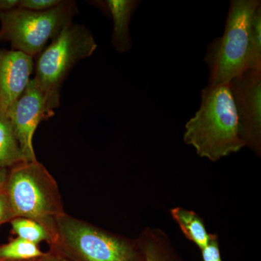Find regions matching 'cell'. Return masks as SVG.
<instances>
[{
	"label": "cell",
	"instance_id": "1",
	"mask_svg": "<svg viewBox=\"0 0 261 261\" xmlns=\"http://www.w3.org/2000/svg\"><path fill=\"white\" fill-rule=\"evenodd\" d=\"M184 140L202 158L217 161L246 146L239 132L238 116L228 85L207 86L201 104L185 126Z\"/></svg>",
	"mask_w": 261,
	"mask_h": 261
},
{
	"label": "cell",
	"instance_id": "2",
	"mask_svg": "<svg viewBox=\"0 0 261 261\" xmlns=\"http://www.w3.org/2000/svg\"><path fill=\"white\" fill-rule=\"evenodd\" d=\"M78 13L75 1L63 0L45 11L15 8L0 13V42L10 43L12 49L35 58L54 40Z\"/></svg>",
	"mask_w": 261,
	"mask_h": 261
},
{
	"label": "cell",
	"instance_id": "3",
	"mask_svg": "<svg viewBox=\"0 0 261 261\" xmlns=\"http://www.w3.org/2000/svg\"><path fill=\"white\" fill-rule=\"evenodd\" d=\"M260 0H231L222 37L209 44L204 61L210 71L209 86L228 85L247 69L250 19Z\"/></svg>",
	"mask_w": 261,
	"mask_h": 261
},
{
	"label": "cell",
	"instance_id": "4",
	"mask_svg": "<svg viewBox=\"0 0 261 261\" xmlns=\"http://www.w3.org/2000/svg\"><path fill=\"white\" fill-rule=\"evenodd\" d=\"M97 48L85 25L71 23L37 56L34 80L55 107H59L61 87L72 68Z\"/></svg>",
	"mask_w": 261,
	"mask_h": 261
},
{
	"label": "cell",
	"instance_id": "5",
	"mask_svg": "<svg viewBox=\"0 0 261 261\" xmlns=\"http://www.w3.org/2000/svg\"><path fill=\"white\" fill-rule=\"evenodd\" d=\"M5 190L14 219L34 220L51 233L49 224L59 215L60 209L54 182L42 165L36 161L15 166L8 175Z\"/></svg>",
	"mask_w": 261,
	"mask_h": 261
},
{
	"label": "cell",
	"instance_id": "6",
	"mask_svg": "<svg viewBox=\"0 0 261 261\" xmlns=\"http://www.w3.org/2000/svg\"><path fill=\"white\" fill-rule=\"evenodd\" d=\"M58 231L63 245L82 261H144L129 244L113 238L89 225L58 218Z\"/></svg>",
	"mask_w": 261,
	"mask_h": 261
},
{
	"label": "cell",
	"instance_id": "7",
	"mask_svg": "<svg viewBox=\"0 0 261 261\" xmlns=\"http://www.w3.org/2000/svg\"><path fill=\"white\" fill-rule=\"evenodd\" d=\"M56 108L32 79L8 110L7 115L27 162L37 161L33 147L34 132L41 122L54 116Z\"/></svg>",
	"mask_w": 261,
	"mask_h": 261
},
{
	"label": "cell",
	"instance_id": "8",
	"mask_svg": "<svg viewBox=\"0 0 261 261\" xmlns=\"http://www.w3.org/2000/svg\"><path fill=\"white\" fill-rule=\"evenodd\" d=\"M232 96L239 132L245 145L260 151L261 73L246 70L228 84Z\"/></svg>",
	"mask_w": 261,
	"mask_h": 261
},
{
	"label": "cell",
	"instance_id": "9",
	"mask_svg": "<svg viewBox=\"0 0 261 261\" xmlns=\"http://www.w3.org/2000/svg\"><path fill=\"white\" fill-rule=\"evenodd\" d=\"M34 58L13 49L0 48V112L8 113L31 81Z\"/></svg>",
	"mask_w": 261,
	"mask_h": 261
},
{
	"label": "cell",
	"instance_id": "10",
	"mask_svg": "<svg viewBox=\"0 0 261 261\" xmlns=\"http://www.w3.org/2000/svg\"><path fill=\"white\" fill-rule=\"evenodd\" d=\"M103 9L111 15L113 21L111 44L116 51L123 53L130 50L132 41L129 34V24L132 15L141 1L136 0H106L99 2Z\"/></svg>",
	"mask_w": 261,
	"mask_h": 261
},
{
	"label": "cell",
	"instance_id": "11",
	"mask_svg": "<svg viewBox=\"0 0 261 261\" xmlns=\"http://www.w3.org/2000/svg\"><path fill=\"white\" fill-rule=\"evenodd\" d=\"M27 162L7 113L0 112V167Z\"/></svg>",
	"mask_w": 261,
	"mask_h": 261
},
{
	"label": "cell",
	"instance_id": "12",
	"mask_svg": "<svg viewBox=\"0 0 261 261\" xmlns=\"http://www.w3.org/2000/svg\"><path fill=\"white\" fill-rule=\"evenodd\" d=\"M173 219L178 223L182 232L189 240L195 243L201 250L205 248L210 240L202 220L192 211L176 207L171 211Z\"/></svg>",
	"mask_w": 261,
	"mask_h": 261
},
{
	"label": "cell",
	"instance_id": "13",
	"mask_svg": "<svg viewBox=\"0 0 261 261\" xmlns=\"http://www.w3.org/2000/svg\"><path fill=\"white\" fill-rule=\"evenodd\" d=\"M247 68L261 73V4L250 19Z\"/></svg>",
	"mask_w": 261,
	"mask_h": 261
},
{
	"label": "cell",
	"instance_id": "14",
	"mask_svg": "<svg viewBox=\"0 0 261 261\" xmlns=\"http://www.w3.org/2000/svg\"><path fill=\"white\" fill-rule=\"evenodd\" d=\"M37 244L21 238L0 247V260H29L45 256Z\"/></svg>",
	"mask_w": 261,
	"mask_h": 261
},
{
	"label": "cell",
	"instance_id": "15",
	"mask_svg": "<svg viewBox=\"0 0 261 261\" xmlns=\"http://www.w3.org/2000/svg\"><path fill=\"white\" fill-rule=\"evenodd\" d=\"M12 228L18 238L34 244L42 241H51L53 236L45 226L34 220L25 218L12 219Z\"/></svg>",
	"mask_w": 261,
	"mask_h": 261
},
{
	"label": "cell",
	"instance_id": "16",
	"mask_svg": "<svg viewBox=\"0 0 261 261\" xmlns=\"http://www.w3.org/2000/svg\"><path fill=\"white\" fill-rule=\"evenodd\" d=\"M142 252L144 261H179L171 251L153 241L147 242Z\"/></svg>",
	"mask_w": 261,
	"mask_h": 261
},
{
	"label": "cell",
	"instance_id": "17",
	"mask_svg": "<svg viewBox=\"0 0 261 261\" xmlns=\"http://www.w3.org/2000/svg\"><path fill=\"white\" fill-rule=\"evenodd\" d=\"M63 0H20L18 8L32 11H45L56 8Z\"/></svg>",
	"mask_w": 261,
	"mask_h": 261
},
{
	"label": "cell",
	"instance_id": "18",
	"mask_svg": "<svg viewBox=\"0 0 261 261\" xmlns=\"http://www.w3.org/2000/svg\"><path fill=\"white\" fill-rule=\"evenodd\" d=\"M203 261H222L220 253L219 241L215 235H211L207 246L202 250Z\"/></svg>",
	"mask_w": 261,
	"mask_h": 261
},
{
	"label": "cell",
	"instance_id": "19",
	"mask_svg": "<svg viewBox=\"0 0 261 261\" xmlns=\"http://www.w3.org/2000/svg\"><path fill=\"white\" fill-rule=\"evenodd\" d=\"M14 219L13 211L5 189L0 192V225L8 220Z\"/></svg>",
	"mask_w": 261,
	"mask_h": 261
},
{
	"label": "cell",
	"instance_id": "20",
	"mask_svg": "<svg viewBox=\"0 0 261 261\" xmlns=\"http://www.w3.org/2000/svg\"><path fill=\"white\" fill-rule=\"evenodd\" d=\"M20 0H0V13L10 11L18 8Z\"/></svg>",
	"mask_w": 261,
	"mask_h": 261
},
{
	"label": "cell",
	"instance_id": "21",
	"mask_svg": "<svg viewBox=\"0 0 261 261\" xmlns=\"http://www.w3.org/2000/svg\"><path fill=\"white\" fill-rule=\"evenodd\" d=\"M8 177V169L6 168L0 167V192L4 190Z\"/></svg>",
	"mask_w": 261,
	"mask_h": 261
},
{
	"label": "cell",
	"instance_id": "22",
	"mask_svg": "<svg viewBox=\"0 0 261 261\" xmlns=\"http://www.w3.org/2000/svg\"><path fill=\"white\" fill-rule=\"evenodd\" d=\"M41 261H68L65 260V259L62 258V257H55V256H49V255H45V256L42 257L41 259Z\"/></svg>",
	"mask_w": 261,
	"mask_h": 261
},
{
	"label": "cell",
	"instance_id": "23",
	"mask_svg": "<svg viewBox=\"0 0 261 261\" xmlns=\"http://www.w3.org/2000/svg\"><path fill=\"white\" fill-rule=\"evenodd\" d=\"M0 261H1V260H0Z\"/></svg>",
	"mask_w": 261,
	"mask_h": 261
}]
</instances>
